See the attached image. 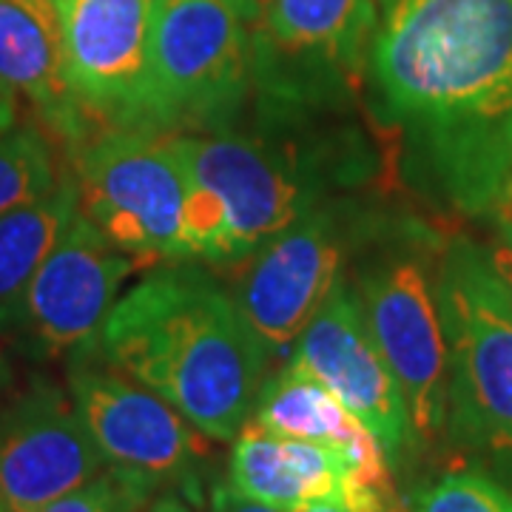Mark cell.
I'll use <instances>...</instances> for the list:
<instances>
[{
    "instance_id": "obj_28",
    "label": "cell",
    "mask_w": 512,
    "mask_h": 512,
    "mask_svg": "<svg viewBox=\"0 0 512 512\" xmlns=\"http://www.w3.org/2000/svg\"><path fill=\"white\" fill-rule=\"evenodd\" d=\"M293 512H348L345 507H339V504H308V507H299V510Z\"/></svg>"
},
{
    "instance_id": "obj_13",
    "label": "cell",
    "mask_w": 512,
    "mask_h": 512,
    "mask_svg": "<svg viewBox=\"0 0 512 512\" xmlns=\"http://www.w3.org/2000/svg\"><path fill=\"white\" fill-rule=\"evenodd\" d=\"M342 231L313 205L245 259L237 302L271 356L288 353L342 282Z\"/></svg>"
},
{
    "instance_id": "obj_4",
    "label": "cell",
    "mask_w": 512,
    "mask_h": 512,
    "mask_svg": "<svg viewBox=\"0 0 512 512\" xmlns=\"http://www.w3.org/2000/svg\"><path fill=\"white\" fill-rule=\"evenodd\" d=\"M188 177V262L239 265L313 208L316 188L265 143L231 131L168 134Z\"/></svg>"
},
{
    "instance_id": "obj_25",
    "label": "cell",
    "mask_w": 512,
    "mask_h": 512,
    "mask_svg": "<svg viewBox=\"0 0 512 512\" xmlns=\"http://www.w3.org/2000/svg\"><path fill=\"white\" fill-rule=\"evenodd\" d=\"M146 512H197L194 510V504H188L185 498L174 493H165L157 495V498H151V504H148Z\"/></svg>"
},
{
    "instance_id": "obj_30",
    "label": "cell",
    "mask_w": 512,
    "mask_h": 512,
    "mask_svg": "<svg viewBox=\"0 0 512 512\" xmlns=\"http://www.w3.org/2000/svg\"><path fill=\"white\" fill-rule=\"evenodd\" d=\"M510 265H512V262H510Z\"/></svg>"
},
{
    "instance_id": "obj_17",
    "label": "cell",
    "mask_w": 512,
    "mask_h": 512,
    "mask_svg": "<svg viewBox=\"0 0 512 512\" xmlns=\"http://www.w3.org/2000/svg\"><path fill=\"white\" fill-rule=\"evenodd\" d=\"M265 29L276 49L350 63L365 43L373 6L370 0H271Z\"/></svg>"
},
{
    "instance_id": "obj_27",
    "label": "cell",
    "mask_w": 512,
    "mask_h": 512,
    "mask_svg": "<svg viewBox=\"0 0 512 512\" xmlns=\"http://www.w3.org/2000/svg\"><path fill=\"white\" fill-rule=\"evenodd\" d=\"M12 382H15V373H12V365H9L6 350L0 348V399L12 390Z\"/></svg>"
},
{
    "instance_id": "obj_1",
    "label": "cell",
    "mask_w": 512,
    "mask_h": 512,
    "mask_svg": "<svg viewBox=\"0 0 512 512\" xmlns=\"http://www.w3.org/2000/svg\"><path fill=\"white\" fill-rule=\"evenodd\" d=\"M370 63L421 183L487 217L512 177V0H393Z\"/></svg>"
},
{
    "instance_id": "obj_23",
    "label": "cell",
    "mask_w": 512,
    "mask_h": 512,
    "mask_svg": "<svg viewBox=\"0 0 512 512\" xmlns=\"http://www.w3.org/2000/svg\"><path fill=\"white\" fill-rule=\"evenodd\" d=\"M487 217L493 220L495 231H498V237H501V248H504L501 254L512 262V177L510 183L501 188V194L495 197L493 208H490Z\"/></svg>"
},
{
    "instance_id": "obj_29",
    "label": "cell",
    "mask_w": 512,
    "mask_h": 512,
    "mask_svg": "<svg viewBox=\"0 0 512 512\" xmlns=\"http://www.w3.org/2000/svg\"><path fill=\"white\" fill-rule=\"evenodd\" d=\"M0 512H6V507H3V504H0Z\"/></svg>"
},
{
    "instance_id": "obj_19",
    "label": "cell",
    "mask_w": 512,
    "mask_h": 512,
    "mask_svg": "<svg viewBox=\"0 0 512 512\" xmlns=\"http://www.w3.org/2000/svg\"><path fill=\"white\" fill-rule=\"evenodd\" d=\"M63 174L55 148L37 126H12L0 134V214L43 200Z\"/></svg>"
},
{
    "instance_id": "obj_9",
    "label": "cell",
    "mask_w": 512,
    "mask_h": 512,
    "mask_svg": "<svg viewBox=\"0 0 512 512\" xmlns=\"http://www.w3.org/2000/svg\"><path fill=\"white\" fill-rule=\"evenodd\" d=\"M365 325L402 390L416 447L447 430L450 362L436 279L416 259H390L367 271L359 288Z\"/></svg>"
},
{
    "instance_id": "obj_14",
    "label": "cell",
    "mask_w": 512,
    "mask_h": 512,
    "mask_svg": "<svg viewBox=\"0 0 512 512\" xmlns=\"http://www.w3.org/2000/svg\"><path fill=\"white\" fill-rule=\"evenodd\" d=\"M228 484L282 512L308 504H339L348 512H404L396 495L359 481L345 450L279 436L259 421H245L234 439Z\"/></svg>"
},
{
    "instance_id": "obj_10",
    "label": "cell",
    "mask_w": 512,
    "mask_h": 512,
    "mask_svg": "<svg viewBox=\"0 0 512 512\" xmlns=\"http://www.w3.org/2000/svg\"><path fill=\"white\" fill-rule=\"evenodd\" d=\"M103 470L106 461L72 393L35 376L0 399V504L6 512H40Z\"/></svg>"
},
{
    "instance_id": "obj_6",
    "label": "cell",
    "mask_w": 512,
    "mask_h": 512,
    "mask_svg": "<svg viewBox=\"0 0 512 512\" xmlns=\"http://www.w3.org/2000/svg\"><path fill=\"white\" fill-rule=\"evenodd\" d=\"M245 23L237 0H157L140 128H220L248 92Z\"/></svg>"
},
{
    "instance_id": "obj_24",
    "label": "cell",
    "mask_w": 512,
    "mask_h": 512,
    "mask_svg": "<svg viewBox=\"0 0 512 512\" xmlns=\"http://www.w3.org/2000/svg\"><path fill=\"white\" fill-rule=\"evenodd\" d=\"M18 123V94L0 83V134Z\"/></svg>"
},
{
    "instance_id": "obj_3",
    "label": "cell",
    "mask_w": 512,
    "mask_h": 512,
    "mask_svg": "<svg viewBox=\"0 0 512 512\" xmlns=\"http://www.w3.org/2000/svg\"><path fill=\"white\" fill-rule=\"evenodd\" d=\"M439 311L447 336L450 436L512 470V265L473 239L441 256Z\"/></svg>"
},
{
    "instance_id": "obj_7",
    "label": "cell",
    "mask_w": 512,
    "mask_h": 512,
    "mask_svg": "<svg viewBox=\"0 0 512 512\" xmlns=\"http://www.w3.org/2000/svg\"><path fill=\"white\" fill-rule=\"evenodd\" d=\"M143 268L146 259L111 245L77 211L26 288L0 305V342L29 359L94 353L117 293Z\"/></svg>"
},
{
    "instance_id": "obj_22",
    "label": "cell",
    "mask_w": 512,
    "mask_h": 512,
    "mask_svg": "<svg viewBox=\"0 0 512 512\" xmlns=\"http://www.w3.org/2000/svg\"><path fill=\"white\" fill-rule=\"evenodd\" d=\"M208 512H282L276 507H268L262 501H254L248 495L237 493L228 481L225 484H214L208 493Z\"/></svg>"
},
{
    "instance_id": "obj_11",
    "label": "cell",
    "mask_w": 512,
    "mask_h": 512,
    "mask_svg": "<svg viewBox=\"0 0 512 512\" xmlns=\"http://www.w3.org/2000/svg\"><path fill=\"white\" fill-rule=\"evenodd\" d=\"M72 92L100 126L140 128L157 0H55Z\"/></svg>"
},
{
    "instance_id": "obj_26",
    "label": "cell",
    "mask_w": 512,
    "mask_h": 512,
    "mask_svg": "<svg viewBox=\"0 0 512 512\" xmlns=\"http://www.w3.org/2000/svg\"><path fill=\"white\" fill-rule=\"evenodd\" d=\"M271 0H237V6L242 9V15L248 18V23L265 18V9H268Z\"/></svg>"
},
{
    "instance_id": "obj_2",
    "label": "cell",
    "mask_w": 512,
    "mask_h": 512,
    "mask_svg": "<svg viewBox=\"0 0 512 512\" xmlns=\"http://www.w3.org/2000/svg\"><path fill=\"white\" fill-rule=\"evenodd\" d=\"M94 356L154 390L211 441L237 439L271 362L237 296L191 262L157 268L123 293Z\"/></svg>"
},
{
    "instance_id": "obj_16",
    "label": "cell",
    "mask_w": 512,
    "mask_h": 512,
    "mask_svg": "<svg viewBox=\"0 0 512 512\" xmlns=\"http://www.w3.org/2000/svg\"><path fill=\"white\" fill-rule=\"evenodd\" d=\"M254 421L279 436L328 444L345 450L353 473L379 493L396 495L393 461L382 441L350 413L319 379L288 359V365L265 379L254 404Z\"/></svg>"
},
{
    "instance_id": "obj_8",
    "label": "cell",
    "mask_w": 512,
    "mask_h": 512,
    "mask_svg": "<svg viewBox=\"0 0 512 512\" xmlns=\"http://www.w3.org/2000/svg\"><path fill=\"white\" fill-rule=\"evenodd\" d=\"M69 393L106 467L151 487L180 484L200 501L202 433L131 376L94 362V353L69 359Z\"/></svg>"
},
{
    "instance_id": "obj_21",
    "label": "cell",
    "mask_w": 512,
    "mask_h": 512,
    "mask_svg": "<svg viewBox=\"0 0 512 512\" xmlns=\"http://www.w3.org/2000/svg\"><path fill=\"white\" fill-rule=\"evenodd\" d=\"M154 490L106 467L69 495L52 501L40 512H146Z\"/></svg>"
},
{
    "instance_id": "obj_12",
    "label": "cell",
    "mask_w": 512,
    "mask_h": 512,
    "mask_svg": "<svg viewBox=\"0 0 512 512\" xmlns=\"http://www.w3.org/2000/svg\"><path fill=\"white\" fill-rule=\"evenodd\" d=\"M296 365L328 387L370 433L387 456L402 464L416 450L402 390L376 348L359 308V296L339 282L293 345Z\"/></svg>"
},
{
    "instance_id": "obj_18",
    "label": "cell",
    "mask_w": 512,
    "mask_h": 512,
    "mask_svg": "<svg viewBox=\"0 0 512 512\" xmlns=\"http://www.w3.org/2000/svg\"><path fill=\"white\" fill-rule=\"evenodd\" d=\"M80 211V188L66 171L52 194L0 214V305L18 296Z\"/></svg>"
},
{
    "instance_id": "obj_15",
    "label": "cell",
    "mask_w": 512,
    "mask_h": 512,
    "mask_svg": "<svg viewBox=\"0 0 512 512\" xmlns=\"http://www.w3.org/2000/svg\"><path fill=\"white\" fill-rule=\"evenodd\" d=\"M0 83L72 151L100 128L72 92L55 0H0Z\"/></svg>"
},
{
    "instance_id": "obj_20",
    "label": "cell",
    "mask_w": 512,
    "mask_h": 512,
    "mask_svg": "<svg viewBox=\"0 0 512 512\" xmlns=\"http://www.w3.org/2000/svg\"><path fill=\"white\" fill-rule=\"evenodd\" d=\"M407 512H512V490L478 470H453L413 495Z\"/></svg>"
},
{
    "instance_id": "obj_5",
    "label": "cell",
    "mask_w": 512,
    "mask_h": 512,
    "mask_svg": "<svg viewBox=\"0 0 512 512\" xmlns=\"http://www.w3.org/2000/svg\"><path fill=\"white\" fill-rule=\"evenodd\" d=\"M80 211L111 245L154 262H188V177L168 134L100 126L72 151Z\"/></svg>"
}]
</instances>
